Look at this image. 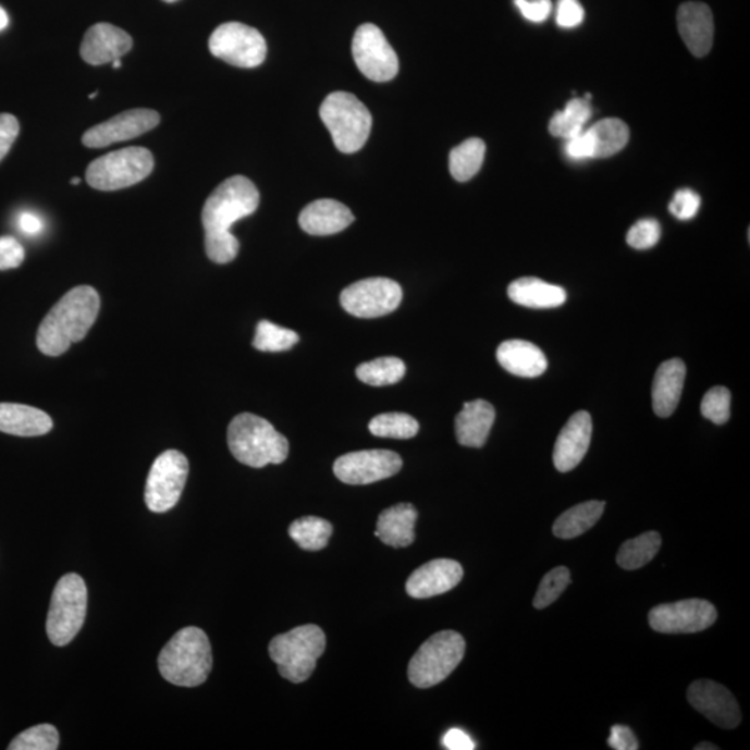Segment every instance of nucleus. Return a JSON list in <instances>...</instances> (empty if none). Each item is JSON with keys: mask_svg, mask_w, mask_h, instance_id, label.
I'll return each instance as SVG.
<instances>
[{"mask_svg": "<svg viewBox=\"0 0 750 750\" xmlns=\"http://www.w3.org/2000/svg\"><path fill=\"white\" fill-rule=\"evenodd\" d=\"M686 376L687 367L681 359L667 360L659 367L652 386L654 415L666 419L676 411Z\"/></svg>", "mask_w": 750, "mask_h": 750, "instance_id": "nucleus-23", "label": "nucleus"}, {"mask_svg": "<svg viewBox=\"0 0 750 750\" xmlns=\"http://www.w3.org/2000/svg\"><path fill=\"white\" fill-rule=\"evenodd\" d=\"M717 611L704 599H686L653 607L649 613L652 629L662 634H693L712 627Z\"/></svg>", "mask_w": 750, "mask_h": 750, "instance_id": "nucleus-14", "label": "nucleus"}, {"mask_svg": "<svg viewBox=\"0 0 750 750\" xmlns=\"http://www.w3.org/2000/svg\"><path fill=\"white\" fill-rule=\"evenodd\" d=\"M462 578L460 563L451 558H437L411 574L406 582V592L415 599L434 598L459 586Z\"/></svg>", "mask_w": 750, "mask_h": 750, "instance_id": "nucleus-18", "label": "nucleus"}, {"mask_svg": "<svg viewBox=\"0 0 750 750\" xmlns=\"http://www.w3.org/2000/svg\"><path fill=\"white\" fill-rule=\"evenodd\" d=\"M369 430L372 435L380 438L409 440L419 434L420 425L406 413H384L370 421Z\"/></svg>", "mask_w": 750, "mask_h": 750, "instance_id": "nucleus-36", "label": "nucleus"}, {"mask_svg": "<svg viewBox=\"0 0 750 750\" xmlns=\"http://www.w3.org/2000/svg\"><path fill=\"white\" fill-rule=\"evenodd\" d=\"M189 463L184 453L165 451L150 467L145 487V503L150 512L165 513L177 505L183 495Z\"/></svg>", "mask_w": 750, "mask_h": 750, "instance_id": "nucleus-10", "label": "nucleus"}, {"mask_svg": "<svg viewBox=\"0 0 750 750\" xmlns=\"http://www.w3.org/2000/svg\"><path fill=\"white\" fill-rule=\"evenodd\" d=\"M355 216L344 204L334 199H319L307 205L299 216V224L310 235H332L344 231Z\"/></svg>", "mask_w": 750, "mask_h": 750, "instance_id": "nucleus-22", "label": "nucleus"}, {"mask_svg": "<svg viewBox=\"0 0 750 750\" xmlns=\"http://www.w3.org/2000/svg\"><path fill=\"white\" fill-rule=\"evenodd\" d=\"M515 4L522 17L532 23L545 22L553 9L551 0H515Z\"/></svg>", "mask_w": 750, "mask_h": 750, "instance_id": "nucleus-45", "label": "nucleus"}, {"mask_svg": "<svg viewBox=\"0 0 750 750\" xmlns=\"http://www.w3.org/2000/svg\"><path fill=\"white\" fill-rule=\"evenodd\" d=\"M258 188L244 175H234L211 193L202 211L206 255L218 265L233 261L239 251V241L231 234V226L248 218L259 208Z\"/></svg>", "mask_w": 750, "mask_h": 750, "instance_id": "nucleus-1", "label": "nucleus"}, {"mask_svg": "<svg viewBox=\"0 0 750 750\" xmlns=\"http://www.w3.org/2000/svg\"><path fill=\"white\" fill-rule=\"evenodd\" d=\"M592 118L589 100L574 98L566 104L565 110L553 115L549 123V133L556 138L571 139L586 130V125Z\"/></svg>", "mask_w": 750, "mask_h": 750, "instance_id": "nucleus-31", "label": "nucleus"}, {"mask_svg": "<svg viewBox=\"0 0 750 750\" xmlns=\"http://www.w3.org/2000/svg\"><path fill=\"white\" fill-rule=\"evenodd\" d=\"M401 456L392 451L346 453L334 463V475L349 485H367L385 480L401 471Z\"/></svg>", "mask_w": 750, "mask_h": 750, "instance_id": "nucleus-15", "label": "nucleus"}, {"mask_svg": "<svg viewBox=\"0 0 750 750\" xmlns=\"http://www.w3.org/2000/svg\"><path fill=\"white\" fill-rule=\"evenodd\" d=\"M88 589L78 574H65L54 587L47 620L49 641L57 647L69 646L87 616Z\"/></svg>", "mask_w": 750, "mask_h": 750, "instance_id": "nucleus-8", "label": "nucleus"}, {"mask_svg": "<svg viewBox=\"0 0 750 750\" xmlns=\"http://www.w3.org/2000/svg\"><path fill=\"white\" fill-rule=\"evenodd\" d=\"M155 160L150 150L125 148L102 156L88 165L87 183L98 190L128 188L148 179Z\"/></svg>", "mask_w": 750, "mask_h": 750, "instance_id": "nucleus-9", "label": "nucleus"}, {"mask_svg": "<svg viewBox=\"0 0 750 750\" xmlns=\"http://www.w3.org/2000/svg\"><path fill=\"white\" fill-rule=\"evenodd\" d=\"M662 546L661 533L649 531L624 542L617 553L618 566L624 570H638L651 563Z\"/></svg>", "mask_w": 750, "mask_h": 750, "instance_id": "nucleus-33", "label": "nucleus"}, {"mask_svg": "<svg viewBox=\"0 0 750 750\" xmlns=\"http://www.w3.org/2000/svg\"><path fill=\"white\" fill-rule=\"evenodd\" d=\"M213 667L208 636L198 627L180 629L159 654V672L177 687L202 686Z\"/></svg>", "mask_w": 750, "mask_h": 750, "instance_id": "nucleus-3", "label": "nucleus"}, {"mask_svg": "<svg viewBox=\"0 0 750 750\" xmlns=\"http://www.w3.org/2000/svg\"><path fill=\"white\" fill-rule=\"evenodd\" d=\"M209 49L213 57L241 69L258 67L267 57L263 35L243 23L219 25L211 34Z\"/></svg>", "mask_w": 750, "mask_h": 750, "instance_id": "nucleus-11", "label": "nucleus"}, {"mask_svg": "<svg viewBox=\"0 0 750 750\" xmlns=\"http://www.w3.org/2000/svg\"><path fill=\"white\" fill-rule=\"evenodd\" d=\"M570 582L571 574L567 567L553 568L542 578L537 595L533 598V607L541 611V608L551 606L566 591Z\"/></svg>", "mask_w": 750, "mask_h": 750, "instance_id": "nucleus-39", "label": "nucleus"}, {"mask_svg": "<svg viewBox=\"0 0 750 750\" xmlns=\"http://www.w3.org/2000/svg\"><path fill=\"white\" fill-rule=\"evenodd\" d=\"M496 359L503 369L522 379H536L548 369L546 356L540 347L522 340L502 342Z\"/></svg>", "mask_w": 750, "mask_h": 750, "instance_id": "nucleus-24", "label": "nucleus"}, {"mask_svg": "<svg viewBox=\"0 0 750 750\" xmlns=\"http://www.w3.org/2000/svg\"><path fill=\"white\" fill-rule=\"evenodd\" d=\"M507 295L515 304L530 309H555L567 300V292L562 286L545 283L536 276L513 281Z\"/></svg>", "mask_w": 750, "mask_h": 750, "instance_id": "nucleus-28", "label": "nucleus"}, {"mask_svg": "<svg viewBox=\"0 0 750 750\" xmlns=\"http://www.w3.org/2000/svg\"><path fill=\"white\" fill-rule=\"evenodd\" d=\"M465 638L459 632H437L411 657L407 676L417 688L435 687L455 672L465 657Z\"/></svg>", "mask_w": 750, "mask_h": 750, "instance_id": "nucleus-7", "label": "nucleus"}, {"mask_svg": "<svg viewBox=\"0 0 750 750\" xmlns=\"http://www.w3.org/2000/svg\"><path fill=\"white\" fill-rule=\"evenodd\" d=\"M97 95H98V93H93V94H90V95H89V99L97 98Z\"/></svg>", "mask_w": 750, "mask_h": 750, "instance_id": "nucleus-55", "label": "nucleus"}, {"mask_svg": "<svg viewBox=\"0 0 750 750\" xmlns=\"http://www.w3.org/2000/svg\"><path fill=\"white\" fill-rule=\"evenodd\" d=\"M112 65H113V69H122V65H123L122 60H120V59L114 60Z\"/></svg>", "mask_w": 750, "mask_h": 750, "instance_id": "nucleus-53", "label": "nucleus"}, {"mask_svg": "<svg viewBox=\"0 0 750 750\" xmlns=\"http://www.w3.org/2000/svg\"><path fill=\"white\" fill-rule=\"evenodd\" d=\"M419 517L410 503H399L382 512L377 521L376 536L385 545L394 548L410 546L416 540L415 526Z\"/></svg>", "mask_w": 750, "mask_h": 750, "instance_id": "nucleus-27", "label": "nucleus"}, {"mask_svg": "<svg viewBox=\"0 0 750 750\" xmlns=\"http://www.w3.org/2000/svg\"><path fill=\"white\" fill-rule=\"evenodd\" d=\"M298 342L299 335L295 331L270 323V321L261 320L256 327L254 347L260 352L290 351Z\"/></svg>", "mask_w": 750, "mask_h": 750, "instance_id": "nucleus-37", "label": "nucleus"}, {"mask_svg": "<svg viewBox=\"0 0 750 750\" xmlns=\"http://www.w3.org/2000/svg\"><path fill=\"white\" fill-rule=\"evenodd\" d=\"M163 2H165V3H174V2H177V0H163Z\"/></svg>", "mask_w": 750, "mask_h": 750, "instance_id": "nucleus-56", "label": "nucleus"}, {"mask_svg": "<svg viewBox=\"0 0 750 750\" xmlns=\"http://www.w3.org/2000/svg\"><path fill=\"white\" fill-rule=\"evenodd\" d=\"M19 230L25 235H38L42 233L44 221L33 211H23L17 219Z\"/></svg>", "mask_w": 750, "mask_h": 750, "instance_id": "nucleus-50", "label": "nucleus"}, {"mask_svg": "<svg viewBox=\"0 0 750 750\" xmlns=\"http://www.w3.org/2000/svg\"><path fill=\"white\" fill-rule=\"evenodd\" d=\"M586 12L578 0H558L556 23L562 28L578 27L583 22Z\"/></svg>", "mask_w": 750, "mask_h": 750, "instance_id": "nucleus-44", "label": "nucleus"}, {"mask_svg": "<svg viewBox=\"0 0 750 750\" xmlns=\"http://www.w3.org/2000/svg\"><path fill=\"white\" fill-rule=\"evenodd\" d=\"M593 145V159L611 158L624 148L629 140L628 125L618 119H605L587 128Z\"/></svg>", "mask_w": 750, "mask_h": 750, "instance_id": "nucleus-30", "label": "nucleus"}, {"mask_svg": "<svg viewBox=\"0 0 750 750\" xmlns=\"http://www.w3.org/2000/svg\"><path fill=\"white\" fill-rule=\"evenodd\" d=\"M662 229L661 224L653 219L639 220L629 229L627 234V244L634 249L647 250L657 245L661 239Z\"/></svg>", "mask_w": 750, "mask_h": 750, "instance_id": "nucleus-41", "label": "nucleus"}, {"mask_svg": "<svg viewBox=\"0 0 750 750\" xmlns=\"http://www.w3.org/2000/svg\"><path fill=\"white\" fill-rule=\"evenodd\" d=\"M404 292L394 280L376 276L346 286L341 294V305L347 313L359 319H377L392 313L399 307Z\"/></svg>", "mask_w": 750, "mask_h": 750, "instance_id": "nucleus-12", "label": "nucleus"}, {"mask_svg": "<svg viewBox=\"0 0 750 750\" xmlns=\"http://www.w3.org/2000/svg\"><path fill=\"white\" fill-rule=\"evenodd\" d=\"M405 372L406 366L399 357H380L356 369L357 379L371 386L394 385L404 379Z\"/></svg>", "mask_w": 750, "mask_h": 750, "instance_id": "nucleus-35", "label": "nucleus"}, {"mask_svg": "<svg viewBox=\"0 0 750 750\" xmlns=\"http://www.w3.org/2000/svg\"><path fill=\"white\" fill-rule=\"evenodd\" d=\"M99 310L98 292L89 285L75 286L45 316L37 334L38 349L50 357L65 354L70 346L87 336Z\"/></svg>", "mask_w": 750, "mask_h": 750, "instance_id": "nucleus-2", "label": "nucleus"}, {"mask_svg": "<svg viewBox=\"0 0 750 750\" xmlns=\"http://www.w3.org/2000/svg\"><path fill=\"white\" fill-rule=\"evenodd\" d=\"M9 25V16L7 10L0 7V32H3Z\"/></svg>", "mask_w": 750, "mask_h": 750, "instance_id": "nucleus-51", "label": "nucleus"}, {"mask_svg": "<svg viewBox=\"0 0 750 750\" xmlns=\"http://www.w3.org/2000/svg\"><path fill=\"white\" fill-rule=\"evenodd\" d=\"M496 413L490 402L477 399L467 402L456 416V438L462 446L482 447L490 437Z\"/></svg>", "mask_w": 750, "mask_h": 750, "instance_id": "nucleus-25", "label": "nucleus"}, {"mask_svg": "<svg viewBox=\"0 0 750 750\" xmlns=\"http://www.w3.org/2000/svg\"><path fill=\"white\" fill-rule=\"evenodd\" d=\"M325 643L323 629L306 624L275 637L270 642V657L279 666L281 676L291 683H305L313 674Z\"/></svg>", "mask_w": 750, "mask_h": 750, "instance_id": "nucleus-5", "label": "nucleus"}, {"mask_svg": "<svg viewBox=\"0 0 750 750\" xmlns=\"http://www.w3.org/2000/svg\"><path fill=\"white\" fill-rule=\"evenodd\" d=\"M352 54L357 69L371 82H391L399 72V59L394 48L374 24H364L356 29Z\"/></svg>", "mask_w": 750, "mask_h": 750, "instance_id": "nucleus-13", "label": "nucleus"}, {"mask_svg": "<svg viewBox=\"0 0 750 750\" xmlns=\"http://www.w3.org/2000/svg\"><path fill=\"white\" fill-rule=\"evenodd\" d=\"M701 204V196L693 193L692 189H679L669 202L668 210L674 218L687 221L692 220L698 214Z\"/></svg>", "mask_w": 750, "mask_h": 750, "instance_id": "nucleus-42", "label": "nucleus"}, {"mask_svg": "<svg viewBox=\"0 0 750 750\" xmlns=\"http://www.w3.org/2000/svg\"><path fill=\"white\" fill-rule=\"evenodd\" d=\"M60 737L58 728L52 724H39L28 729L10 742L9 750H57Z\"/></svg>", "mask_w": 750, "mask_h": 750, "instance_id": "nucleus-38", "label": "nucleus"}, {"mask_svg": "<svg viewBox=\"0 0 750 750\" xmlns=\"http://www.w3.org/2000/svg\"><path fill=\"white\" fill-rule=\"evenodd\" d=\"M19 133V120L12 114H0V162L9 153V150L12 149L13 144L16 143Z\"/></svg>", "mask_w": 750, "mask_h": 750, "instance_id": "nucleus-46", "label": "nucleus"}, {"mask_svg": "<svg viewBox=\"0 0 750 750\" xmlns=\"http://www.w3.org/2000/svg\"><path fill=\"white\" fill-rule=\"evenodd\" d=\"M608 747L616 750H637L639 743L632 729L626 726H613L611 737L607 739Z\"/></svg>", "mask_w": 750, "mask_h": 750, "instance_id": "nucleus-48", "label": "nucleus"}, {"mask_svg": "<svg viewBox=\"0 0 750 750\" xmlns=\"http://www.w3.org/2000/svg\"><path fill=\"white\" fill-rule=\"evenodd\" d=\"M79 183H82V179L75 177L72 180L73 185H78Z\"/></svg>", "mask_w": 750, "mask_h": 750, "instance_id": "nucleus-54", "label": "nucleus"}, {"mask_svg": "<svg viewBox=\"0 0 750 750\" xmlns=\"http://www.w3.org/2000/svg\"><path fill=\"white\" fill-rule=\"evenodd\" d=\"M226 438L231 453L245 466L281 465L288 457V440L271 422L251 413L236 416L229 426Z\"/></svg>", "mask_w": 750, "mask_h": 750, "instance_id": "nucleus-4", "label": "nucleus"}, {"mask_svg": "<svg viewBox=\"0 0 750 750\" xmlns=\"http://www.w3.org/2000/svg\"><path fill=\"white\" fill-rule=\"evenodd\" d=\"M605 502L589 501L568 508L553 525V533L562 540H571L589 531L605 512Z\"/></svg>", "mask_w": 750, "mask_h": 750, "instance_id": "nucleus-29", "label": "nucleus"}, {"mask_svg": "<svg viewBox=\"0 0 750 750\" xmlns=\"http://www.w3.org/2000/svg\"><path fill=\"white\" fill-rule=\"evenodd\" d=\"M701 411L714 425H726L731 416V392L726 386H714L704 395Z\"/></svg>", "mask_w": 750, "mask_h": 750, "instance_id": "nucleus-40", "label": "nucleus"}, {"mask_svg": "<svg viewBox=\"0 0 750 750\" xmlns=\"http://www.w3.org/2000/svg\"><path fill=\"white\" fill-rule=\"evenodd\" d=\"M131 48L133 38L124 29L112 24L99 23L93 25L85 34L79 52L84 62L102 65L122 59Z\"/></svg>", "mask_w": 750, "mask_h": 750, "instance_id": "nucleus-20", "label": "nucleus"}, {"mask_svg": "<svg viewBox=\"0 0 750 750\" xmlns=\"http://www.w3.org/2000/svg\"><path fill=\"white\" fill-rule=\"evenodd\" d=\"M53 420L37 407L0 404V432L16 437H41L52 431Z\"/></svg>", "mask_w": 750, "mask_h": 750, "instance_id": "nucleus-26", "label": "nucleus"}, {"mask_svg": "<svg viewBox=\"0 0 750 750\" xmlns=\"http://www.w3.org/2000/svg\"><path fill=\"white\" fill-rule=\"evenodd\" d=\"M25 259L23 245L13 236H0V271L17 269Z\"/></svg>", "mask_w": 750, "mask_h": 750, "instance_id": "nucleus-43", "label": "nucleus"}, {"mask_svg": "<svg viewBox=\"0 0 750 750\" xmlns=\"http://www.w3.org/2000/svg\"><path fill=\"white\" fill-rule=\"evenodd\" d=\"M720 748L716 747V745L710 743V742H703L699 743L698 747H694V750H718Z\"/></svg>", "mask_w": 750, "mask_h": 750, "instance_id": "nucleus-52", "label": "nucleus"}, {"mask_svg": "<svg viewBox=\"0 0 750 750\" xmlns=\"http://www.w3.org/2000/svg\"><path fill=\"white\" fill-rule=\"evenodd\" d=\"M160 114L150 109L127 110L102 124L95 125L83 135V144L90 149L106 148L118 143H124L149 133L158 127Z\"/></svg>", "mask_w": 750, "mask_h": 750, "instance_id": "nucleus-16", "label": "nucleus"}, {"mask_svg": "<svg viewBox=\"0 0 750 750\" xmlns=\"http://www.w3.org/2000/svg\"><path fill=\"white\" fill-rule=\"evenodd\" d=\"M320 118L342 153L357 152L370 137L371 113L355 95L330 94L321 104Z\"/></svg>", "mask_w": 750, "mask_h": 750, "instance_id": "nucleus-6", "label": "nucleus"}, {"mask_svg": "<svg viewBox=\"0 0 750 750\" xmlns=\"http://www.w3.org/2000/svg\"><path fill=\"white\" fill-rule=\"evenodd\" d=\"M331 536V522L320 517H302L290 527V537L305 551H321L329 545Z\"/></svg>", "mask_w": 750, "mask_h": 750, "instance_id": "nucleus-34", "label": "nucleus"}, {"mask_svg": "<svg viewBox=\"0 0 750 750\" xmlns=\"http://www.w3.org/2000/svg\"><path fill=\"white\" fill-rule=\"evenodd\" d=\"M688 701L720 728L734 729L741 723V709L733 693L710 679H698L691 684L688 688Z\"/></svg>", "mask_w": 750, "mask_h": 750, "instance_id": "nucleus-17", "label": "nucleus"}, {"mask_svg": "<svg viewBox=\"0 0 750 750\" xmlns=\"http://www.w3.org/2000/svg\"><path fill=\"white\" fill-rule=\"evenodd\" d=\"M591 415L588 411H577L557 437L553 451V463L557 470L567 472L580 465L591 445Z\"/></svg>", "mask_w": 750, "mask_h": 750, "instance_id": "nucleus-19", "label": "nucleus"}, {"mask_svg": "<svg viewBox=\"0 0 750 750\" xmlns=\"http://www.w3.org/2000/svg\"><path fill=\"white\" fill-rule=\"evenodd\" d=\"M444 747L450 750H472L476 749V743L465 731L459 728H453L445 734L442 739Z\"/></svg>", "mask_w": 750, "mask_h": 750, "instance_id": "nucleus-49", "label": "nucleus"}, {"mask_svg": "<svg viewBox=\"0 0 750 750\" xmlns=\"http://www.w3.org/2000/svg\"><path fill=\"white\" fill-rule=\"evenodd\" d=\"M487 146L480 138L466 139L465 143L452 149L450 155V170L452 177L459 183H466L480 171L485 159Z\"/></svg>", "mask_w": 750, "mask_h": 750, "instance_id": "nucleus-32", "label": "nucleus"}, {"mask_svg": "<svg viewBox=\"0 0 750 750\" xmlns=\"http://www.w3.org/2000/svg\"><path fill=\"white\" fill-rule=\"evenodd\" d=\"M678 32L689 52L706 57L713 47L714 22L712 10L701 2L683 3L677 13Z\"/></svg>", "mask_w": 750, "mask_h": 750, "instance_id": "nucleus-21", "label": "nucleus"}, {"mask_svg": "<svg viewBox=\"0 0 750 750\" xmlns=\"http://www.w3.org/2000/svg\"><path fill=\"white\" fill-rule=\"evenodd\" d=\"M565 149L567 158L577 160V162L593 159V145L591 137H589L588 130H583L577 137L567 139Z\"/></svg>", "mask_w": 750, "mask_h": 750, "instance_id": "nucleus-47", "label": "nucleus"}]
</instances>
